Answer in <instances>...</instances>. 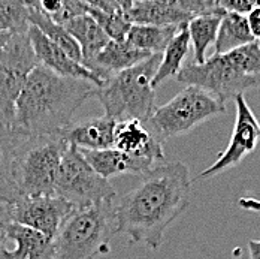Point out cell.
<instances>
[{
    "instance_id": "9a60e30c",
    "label": "cell",
    "mask_w": 260,
    "mask_h": 259,
    "mask_svg": "<svg viewBox=\"0 0 260 259\" xmlns=\"http://www.w3.org/2000/svg\"><path fill=\"white\" fill-rule=\"evenodd\" d=\"M151 54L138 50L130 42L124 41H109L99 54L87 66L102 82L114 74H118L127 68L138 65L139 62L148 59Z\"/></svg>"
},
{
    "instance_id": "4dcf8cb0",
    "label": "cell",
    "mask_w": 260,
    "mask_h": 259,
    "mask_svg": "<svg viewBox=\"0 0 260 259\" xmlns=\"http://www.w3.org/2000/svg\"><path fill=\"white\" fill-rule=\"evenodd\" d=\"M90 8H96L105 12H123L114 0H79Z\"/></svg>"
},
{
    "instance_id": "cb8c5ba5",
    "label": "cell",
    "mask_w": 260,
    "mask_h": 259,
    "mask_svg": "<svg viewBox=\"0 0 260 259\" xmlns=\"http://www.w3.org/2000/svg\"><path fill=\"white\" fill-rule=\"evenodd\" d=\"M28 23L31 26L38 27L51 42L58 45L71 59H74L75 62L82 65V54H81L79 45L61 24L52 21L48 15L31 8H28Z\"/></svg>"
},
{
    "instance_id": "484cf974",
    "label": "cell",
    "mask_w": 260,
    "mask_h": 259,
    "mask_svg": "<svg viewBox=\"0 0 260 259\" xmlns=\"http://www.w3.org/2000/svg\"><path fill=\"white\" fill-rule=\"evenodd\" d=\"M85 14H88L105 33L112 41H124L130 28V21L124 12H105L96 8H85Z\"/></svg>"
},
{
    "instance_id": "6da1fadb",
    "label": "cell",
    "mask_w": 260,
    "mask_h": 259,
    "mask_svg": "<svg viewBox=\"0 0 260 259\" xmlns=\"http://www.w3.org/2000/svg\"><path fill=\"white\" fill-rule=\"evenodd\" d=\"M191 182L182 162L158 163L114 207V234L157 250L169 225L190 204Z\"/></svg>"
},
{
    "instance_id": "52a82bcc",
    "label": "cell",
    "mask_w": 260,
    "mask_h": 259,
    "mask_svg": "<svg viewBox=\"0 0 260 259\" xmlns=\"http://www.w3.org/2000/svg\"><path fill=\"white\" fill-rule=\"evenodd\" d=\"M54 195L63 198L75 208H85L112 201L115 190L87 163L79 149L68 144L61 156Z\"/></svg>"
},
{
    "instance_id": "7a4b0ae2",
    "label": "cell",
    "mask_w": 260,
    "mask_h": 259,
    "mask_svg": "<svg viewBox=\"0 0 260 259\" xmlns=\"http://www.w3.org/2000/svg\"><path fill=\"white\" fill-rule=\"evenodd\" d=\"M96 89L90 81L63 77L38 65L17 99L12 130L33 136L60 135Z\"/></svg>"
},
{
    "instance_id": "7c38bea8",
    "label": "cell",
    "mask_w": 260,
    "mask_h": 259,
    "mask_svg": "<svg viewBox=\"0 0 260 259\" xmlns=\"http://www.w3.org/2000/svg\"><path fill=\"white\" fill-rule=\"evenodd\" d=\"M114 149L142 160L150 168L165 162L163 142H160L141 120L117 122L114 129Z\"/></svg>"
},
{
    "instance_id": "4316f807",
    "label": "cell",
    "mask_w": 260,
    "mask_h": 259,
    "mask_svg": "<svg viewBox=\"0 0 260 259\" xmlns=\"http://www.w3.org/2000/svg\"><path fill=\"white\" fill-rule=\"evenodd\" d=\"M235 66L250 77H260V44L253 41L244 47L226 52Z\"/></svg>"
},
{
    "instance_id": "44dd1931",
    "label": "cell",
    "mask_w": 260,
    "mask_h": 259,
    "mask_svg": "<svg viewBox=\"0 0 260 259\" xmlns=\"http://www.w3.org/2000/svg\"><path fill=\"white\" fill-rule=\"evenodd\" d=\"M256 41L247 21V15L224 12L215 39V54H226Z\"/></svg>"
},
{
    "instance_id": "8d00e7d4",
    "label": "cell",
    "mask_w": 260,
    "mask_h": 259,
    "mask_svg": "<svg viewBox=\"0 0 260 259\" xmlns=\"http://www.w3.org/2000/svg\"><path fill=\"white\" fill-rule=\"evenodd\" d=\"M12 35H14V33H2V32H0V47H2Z\"/></svg>"
},
{
    "instance_id": "30bf717a",
    "label": "cell",
    "mask_w": 260,
    "mask_h": 259,
    "mask_svg": "<svg viewBox=\"0 0 260 259\" xmlns=\"http://www.w3.org/2000/svg\"><path fill=\"white\" fill-rule=\"evenodd\" d=\"M236 104V120L228 149L218 156V159L207 168L199 179L214 177L226 169H231L241 163V160L254 152L260 141V123L248 106L244 95L235 96Z\"/></svg>"
},
{
    "instance_id": "4fadbf2b",
    "label": "cell",
    "mask_w": 260,
    "mask_h": 259,
    "mask_svg": "<svg viewBox=\"0 0 260 259\" xmlns=\"http://www.w3.org/2000/svg\"><path fill=\"white\" fill-rule=\"evenodd\" d=\"M27 36H28L30 45L33 48V52H35L39 65L51 69L52 72L63 75V77L85 79V81L96 84L98 87H101L104 84L84 65H81L78 62H75L74 59H71L58 45L51 42L38 27L30 24L27 28Z\"/></svg>"
},
{
    "instance_id": "74e56055",
    "label": "cell",
    "mask_w": 260,
    "mask_h": 259,
    "mask_svg": "<svg viewBox=\"0 0 260 259\" xmlns=\"http://www.w3.org/2000/svg\"><path fill=\"white\" fill-rule=\"evenodd\" d=\"M254 8H260V0H254Z\"/></svg>"
},
{
    "instance_id": "f546056e",
    "label": "cell",
    "mask_w": 260,
    "mask_h": 259,
    "mask_svg": "<svg viewBox=\"0 0 260 259\" xmlns=\"http://www.w3.org/2000/svg\"><path fill=\"white\" fill-rule=\"evenodd\" d=\"M215 6L224 12L248 15L254 9V0H215Z\"/></svg>"
},
{
    "instance_id": "7402d4cb",
    "label": "cell",
    "mask_w": 260,
    "mask_h": 259,
    "mask_svg": "<svg viewBox=\"0 0 260 259\" xmlns=\"http://www.w3.org/2000/svg\"><path fill=\"white\" fill-rule=\"evenodd\" d=\"M182 26H147V24H132L127 32L126 41L138 50L161 54L172 38L178 33Z\"/></svg>"
},
{
    "instance_id": "3957f363",
    "label": "cell",
    "mask_w": 260,
    "mask_h": 259,
    "mask_svg": "<svg viewBox=\"0 0 260 259\" xmlns=\"http://www.w3.org/2000/svg\"><path fill=\"white\" fill-rule=\"evenodd\" d=\"M68 144L60 135L33 136L17 132L9 174L21 196L54 195L55 180Z\"/></svg>"
},
{
    "instance_id": "83f0119b",
    "label": "cell",
    "mask_w": 260,
    "mask_h": 259,
    "mask_svg": "<svg viewBox=\"0 0 260 259\" xmlns=\"http://www.w3.org/2000/svg\"><path fill=\"white\" fill-rule=\"evenodd\" d=\"M15 138H17L15 130L0 126V174L3 177H6L8 180H11L9 163H11V153H12V149L15 144Z\"/></svg>"
},
{
    "instance_id": "836d02e7",
    "label": "cell",
    "mask_w": 260,
    "mask_h": 259,
    "mask_svg": "<svg viewBox=\"0 0 260 259\" xmlns=\"http://www.w3.org/2000/svg\"><path fill=\"white\" fill-rule=\"evenodd\" d=\"M248 252L251 259H260V240L248 241Z\"/></svg>"
},
{
    "instance_id": "2e32d148",
    "label": "cell",
    "mask_w": 260,
    "mask_h": 259,
    "mask_svg": "<svg viewBox=\"0 0 260 259\" xmlns=\"http://www.w3.org/2000/svg\"><path fill=\"white\" fill-rule=\"evenodd\" d=\"M79 152L87 160V163L93 168V171L106 180L109 177L121 176V174H133L142 177L153 169L142 160L135 159L126 153H121L114 147L104 150H79Z\"/></svg>"
},
{
    "instance_id": "ba28073f",
    "label": "cell",
    "mask_w": 260,
    "mask_h": 259,
    "mask_svg": "<svg viewBox=\"0 0 260 259\" xmlns=\"http://www.w3.org/2000/svg\"><path fill=\"white\" fill-rule=\"evenodd\" d=\"M177 81L196 85L226 104L250 89L260 87V77H250L238 69L228 54H214L204 63H188L177 74Z\"/></svg>"
},
{
    "instance_id": "5b68a950",
    "label": "cell",
    "mask_w": 260,
    "mask_h": 259,
    "mask_svg": "<svg viewBox=\"0 0 260 259\" xmlns=\"http://www.w3.org/2000/svg\"><path fill=\"white\" fill-rule=\"evenodd\" d=\"M112 201L74 210L54 237L51 259H91L108 250L114 234Z\"/></svg>"
},
{
    "instance_id": "d4e9b609",
    "label": "cell",
    "mask_w": 260,
    "mask_h": 259,
    "mask_svg": "<svg viewBox=\"0 0 260 259\" xmlns=\"http://www.w3.org/2000/svg\"><path fill=\"white\" fill-rule=\"evenodd\" d=\"M30 26L24 0H0V32L24 33Z\"/></svg>"
},
{
    "instance_id": "8fae6325",
    "label": "cell",
    "mask_w": 260,
    "mask_h": 259,
    "mask_svg": "<svg viewBox=\"0 0 260 259\" xmlns=\"http://www.w3.org/2000/svg\"><path fill=\"white\" fill-rule=\"evenodd\" d=\"M77 208L60 196H21L12 204V222L54 238L66 217Z\"/></svg>"
},
{
    "instance_id": "1f68e13d",
    "label": "cell",
    "mask_w": 260,
    "mask_h": 259,
    "mask_svg": "<svg viewBox=\"0 0 260 259\" xmlns=\"http://www.w3.org/2000/svg\"><path fill=\"white\" fill-rule=\"evenodd\" d=\"M247 21L251 30V35L254 36L256 41H260V8H254L248 15H247Z\"/></svg>"
},
{
    "instance_id": "e0dca14e",
    "label": "cell",
    "mask_w": 260,
    "mask_h": 259,
    "mask_svg": "<svg viewBox=\"0 0 260 259\" xmlns=\"http://www.w3.org/2000/svg\"><path fill=\"white\" fill-rule=\"evenodd\" d=\"M5 229L8 240H12L15 243L12 250H6V259L52 258L54 238L15 222L5 225Z\"/></svg>"
},
{
    "instance_id": "8992f818",
    "label": "cell",
    "mask_w": 260,
    "mask_h": 259,
    "mask_svg": "<svg viewBox=\"0 0 260 259\" xmlns=\"http://www.w3.org/2000/svg\"><path fill=\"white\" fill-rule=\"evenodd\" d=\"M224 112L226 105L214 95L196 85H185L169 102L154 108L145 125L160 142H165Z\"/></svg>"
},
{
    "instance_id": "ac0fdd59",
    "label": "cell",
    "mask_w": 260,
    "mask_h": 259,
    "mask_svg": "<svg viewBox=\"0 0 260 259\" xmlns=\"http://www.w3.org/2000/svg\"><path fill=\"white\" fill-rule=\"evenodd\" d=\"M63 27L69 32V35L79 45L81 54H82V65L85 68L111 41L108 38V35L102 30V27L99 26L88 14L78 15V17L66 21Z\"/></svg>"
},
{
    "instance_id": "ffe728a7",
    "label": "cell",
    "mask_w": 260,
    "mask_h": 259,
    "mask_svg": "<svg viewBox=\"0 0 260 259\" xmlns=\"http://www.w3.org/2000/svg\"><path fill=\"white\" fill-rule=\"evenodd\" d=\"M223 14L224 11L217 8L208 14L196 15L187 23L190 45H193L194 51V63H204L207 60V51L215 44Z\"/></svg>"
},
{
    "instance_id": "5bb4252c",
    "label": "cell",
    "mask_w": 260,
    "mask_h": 259,
    "mask_svg": "<svg viewBox=\"0 0 260 259\" xmlns=\"http://www.w3.org/2000/svg\"><path fill=\"white\" fill-rule=\"evenodd\" d=\"M117 122L108 116L85 119L71 123L60 136L66 144L75 146L79 150H104L114 146V129Z\"/></svg>"
},
{
    "instance_id": "9c48e42d",
    "label": "cell",
    "mask_w": 260,
    "mask_h": 259,
    "mask_svg": "<svg viewBox=\"0 0 260 259\" xmlns=\"http://www.w3.org/2000/svg\"><path fill=\"white\" fill-rule=\"evenodd\" d=\"M39 65L27 32L14 33L0 47V123L12 129L15 104L30 72Z\"/></svg>"
},
{
    "instance_id": "f1b7e54d",
    "label": "cell",
    "mask_w": 260,
    "mask_h": 259,
    "mask_svg": "<svg viewBox=\"0 0 260 259\" xmlns=\"http://www.w3.org/2000/svg\"><path fill=\"white\" fill-rule=\"evenodd\" d=\"M27 8L36 9L45 15H48L51 20H55L57 15L63 11L66 0H24Z\"/></svg>"
},
{
    "instance_id": "f35d334b",
    "label": "cell",
    "mask_w": 260,
    "mask_h": 259,
    "mask_svg": "<svg viewBox=\"0 0 260 259\" xmlns=\"http://www.w3.org/2000/svg\"><path fill=\"white\" fill-rule=\"evenodd\" d=\"M0 126H5V125H2V123H0ZM5 128H6V126H5Z\"/></svg>"
},
{
    "instance_id": "277c9868",
    "label": "cell",
    "mask_w": 260,
    "mask_h": 259,
    "mask_svg": "<svg viewBox=\"0 0 260 259\" xmlns=\"http://www.w3.org/2000/svg\"><path fill=\"white\" fill-rule=\"evenodd\" d=\"M160 62L161 54H151L138 65L111 75L98 87L93 98L104 106L105 116L115 122L133 119L145 123L156 108L153 78Z\"/></svg>"
},
{
    "instance_id": "d590c367",
    "label": "cell",
    "mask_w": 260,
    "mask_h": 259,
    "mask_svg": "<svg viewBox=\"0 0 260 259\" xmlns=\"http://www.w3.org/2000/svg\"><path fill=\"white\" fill-rule=\"evenodd\" d=\"M117 5H118V8L126 14L127 11H129L130 8L133 6V3H135V0H114Z\"/></svg>"
},
{
    "instance_id": "d6a6232c",
    "label": "cell",
    "mask_w": 260,
    "mask_h": 259,
    "mask_svg": "<svg viewBox=\"0 0 260 259\" xmlns=\"http://www.w3.org/2000/svg\"><path fill=\"white\" fill-rule=\"evenodd\" d=\"M12 222V206L0 199V226Z\"/></svg>"
},
{
    "instance_id": "d6986e66",
    "label": "cell",
    "mask_w": 260,
    "mask_h": 259,
    "mask_svg": "<svg viewBox=\"0 0 260 259\" xmlns=\"http://www.w3.org/2000/svg\"><path fill=\"white\" fill-rule=\"evenodd\" d=\"M126 17L130 24L147 26H185L191 18H194L169 6L145 0H135L133 6L126 12Z\"/></svg>"
},
{
    "instance_id": "e575fe53",
    "label": "cell",
    "mask_w": 260,
    "mask_h": 259,
    "mask_svg": "<svg viewBox=\"0 0 260 259\" xmlns=\"http://www.w3.org/2000/svg\"><path fill=\"white\" fill-rule=\"evenodd\" d=\"M6 229L5 226H0V259H6Z\"/></svg>"
},
{
    "instance_id": "603a6c76",
    "label": "cell",
    "mask_w": 260,
    "mask_h": 259,
    "mask_svg": "<svg viewBox=\"0 0 260 259\" xmlns=\"http://www.w3.org/2000/svg\"><path fill=\"white\" fill-rule=\"evenodd\" d=\"M190 48V38L187 32V24L182 26L178 33L168 44L165 51L161 52V62L158 65L156 75L153 78V87L157 89L161 82L171 77H177V74L182 69V62L187 57Z\"/></svg>"
}]
</instances>
